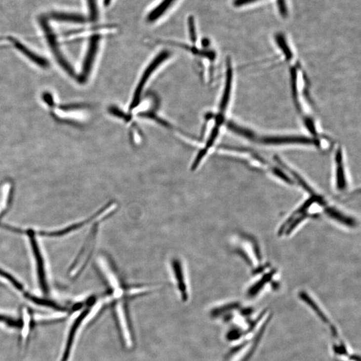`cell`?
Wrapping results in <instances>:
<instances>
[{
    "label": "cell",
    "instance_id": "obj_1",
    "mask_svg": "<svg viewBox=\"0 0 361 361\" xmlns=\"http://www.w3.org/2000/svg\"><path fill=\"white\" fill-rule=\"evenodd\" d=\"M107 287L103 298L105 306L110 307L122 345L126 349H132L135 346V336L130 317V302L154 292L158 290V286L131 284L119 279L108 283Z\"/></svg>",
    "mask_w": 361,
    "mask_h": 361
},
{
    "label": "cell",
    "instance_id": "obj_2",
    "mask_svg": "<svg viewBox=\"0 0 361 361\" xmlns=\"http://www.w3.org/2000/svg\"><path fill=\"white\" fill-rule=\"evenodd\" d=\"M4 228L9 231L14 232V233H25L27 236L28 240H29L30 248H31L32 257L35 261L36 275H37L38 281H39L41 290L44 293H48L49 287L48 280H47L46 261H45L44 256L41 251L40 245L39 244V241H38L37 234L33 230H30V229L24 231V230H19L14 227L8 226H4Z\"/></svg>",
    "mask_w": 361,
    "mask_h": 361
},
{
    "label": "cell",
    "instance_id": "obj_3",
    "mask_svg": "<svg viewBox=\"0 0 361 361\" xmlns=\"http://www.w3.org/2000/svg\"><path fill=\"white\" fill-rule=\"evenodd\" d=\"M169 266L174 287L181 302L188 303L191 298V286L188 269L185 261L181 257L172 256Z\"/></svg>",
    "mask_w": 361,
    "mask_h": 361
},
{
    "label": "cell",
    "instance_id": "obj_4",
    "mask_svg": "<svg viewBox=\"0 0 361 361\" xmlns=\"http://www.w3.org/2000/svg\"><path fill=\"white\" fill-rule=\"evenodd\" d=\"M171 56V53L169 50H162L161 52L158 54V55L156 56V57L151 60L146 69L143 71V75H141V78L138 81L137 86H136L133 92L132 101L130 102L129 105L130 113H133L139 107L142 94L144 92L145 87L150 81L151 77L155 75L156 72L161 67L162 64L165 63L168 59H169Z\"/></svg>",
    "mask_w": 361,
    "mask_h": 361
},
{
    "label": "cell",
    "instance_id": "obj_5",
    "mask_svg": "<svg viewBox=\"0 0 361 361\" xmlns=\"http://www.w3.org/2000/svg\"><path fill=\"white\" fill-rule=\"evenodd\" d=\"M103 222H96L93 224V227L90 230V234L70 268L69 275L71 277H79L86 267L87 264L89 262L94 249V245L98 236V227H100Z\"/></svg>",
    "mask_w": 361,
    "mask_h": 361
},
{
    "label": "cell",
    "instance_id": "obj_6",
    "mask_svg": "<svg viewBox=\"0 0 361 361\" xmlns=\"http://www.w3.org/2000/svg\"><path fill=\"white\" fill-rule=\"evenodd\" d=\"M100 36H94L90 41L89 47L84 60L82 62V69L80 75L78 77V80L81 83H84L88 80V77L91 74L92 68L97 55L98 46H99Z\"/></svg>",
    "mask_w": 361,
    "mask_h": 361
},
{
    "label": "cell",
    "instance_id": "obj_7",
    "mask_svg": "<svg viewBox=\"0 0 361 361\" xmlns=\"http://www.w3.org/2000/svg\"><path fill=\"white\" fill-rule=\"evenodd\" d=\"M101 301L96 302L95 303L91 304V305L88 306L86 309H85L84 311L80 313V315L79 316L78 318L76 319L75 322H74L73 326H72L71 330H70L69 337H68V341L67 345H66L65 349H64V352L63 354V357H62L61 361H67L69 358L70 354H71V351L72 347L74 343V340H75L76 333L78 331L79 328H80L81 324L83 321L85 320V319L90 315L91 313L92 309L95 308Z\"/></svg>",
    "mask_w": 361,
    "mask_h": 361
},
{
    "label": "cell",
    "instance_id": "obj_8",
    "mask_svg": "<svg viewBox=\"0 0 361 361\" xmlns=\"http://www.w3.org/2000/svg\"><path fill=\"white\" fill-rule=\"evenodd\" d=\"M14 192V185L10 181L0 185V223L10 207Z\"/></svg>",
    "mask_w": 361,
    "mask_h": 361
},
{
    "label": "cell",
    "instance_id": "obj_9",
    "mask_svg": "<svg viewBox=\"0 0 361 361\" xmlns=\"http://www.w3.org/2000/svg\"><path fill=\"white\" fill-rule=\"evenodd\" d=\"M175 1L176 0H162L160 4L157 5L154 9L149 13L148 16H147V22L149 23L156 22L160 17L165 14V13L167 12Z\"/></svg>",
    "mask_w": 361,
    "mask_h": 361
},
{
    "label": "cell",
    "instance_id": "obj_10",
    "mask_svg": "<svg viewBox=\"0 0 361 361\" xmlns=\"http://www.w3.org/2000/svg\"><path fill=\"white\" fill-rule=\"evenodd\" d=\"M336 183L338 188L344 189L346 186L345 169H344L343 152L341 149H338L336 153Z\"/></svg>",
    "mask_w": 361,
    "mask_h": 361
},
{
    "label": "cell",
    "instance_id": "obj_11",
    "mask_svg": "<svg viewBox=\"0 0 361 361\" xmlns=\"http://www.w3.org/2000/svg\"><path fill=\"white\" fill-rule=\"evenodd\" d=\"M0 279L4 280L12 285L16 290L19 291L24 290V286L20 281H18L13 275L9 274V272H5V270L0 269Z\"/></svg>",
    "mask_w": 361,
    "mask_h": 361
},
{
    "label": "cell",
    "instance_id": "obj_12",
    "mask_svg": "<svg viewBox=\"0 0 361 361\" xmlns=\"http://www.w3.org/2000/svg\"><path fill=\"white\" fill-rule=\"evenodd\" d=\"M300 298H301L302 299H303L306 303L311 306L312 309L315 311V313L319 316L321 320L324 321L325 322H328V319L326 318V316H325L324 313H323L321 311V310L319 309V307H318V306L317 305V304H316L315 302H314L311 298H310L309 295L306 294V293L302 292L301 294H300Z\"/></svg>",
    "mask_w": 361,
    "mask_h": 361
},
{
    "label": "cell",
    "instance_id": "obj_13",
    "mask_svg": "<svg viewBox=\"0 0 361 361\" xmlns=\"http://www.w3.org/2000/svg\"><path fill=\"white\" fill-rule=\"evenodd\" d=\"M26 297L31 300L34 303L39 304V305L46 306V307L52 308V309L56 310L60 309V308L57 304L54 303V302L50 301V300L39 298L37 297V296H32V295L30 294H26Z\"/></svg>",
    "mask_w": 361,
    "mask_h": 361
},
{
    "label": "cell",
    "instance_id": "obj_14",
    "mask_svg": "<svg viewBox=\"0 0 361 361\" xmlns=\"http://www.w3.org/2000/svg\"><path fill=\"white\" fill-rule=\"evenodd\" d=\"M188 27L190 40L193 43V46H195V44H196L197 40H198V35H197L196 21L193 16L188 17Z\"/></svg>",
    "mask_w": 361,
    "mask_h": 361
},
{
    "label": "cell",
    "instance_id": "obj_15",
    "mask_svg": "<svg viewBox=\"0 0 361 361\" xmlns=\"http://www.w3.org/2000/svg\"><path fill=\"white\" fill-rule=\"evenodd\" d=\"M0 322H4L9 326L16 327V328L20 326V323L18 321L3 315H0Z\"/></svg>",
    "mask_w": 361,
    "mask_h": 361
},
{
    "label": "cell",
    "instance_id": "obj_16",
    "mask_svg": "<svg viewBox=\"0 0 361 361\" xmlns=\"http://www.w3.org/2000/svg\"><path fill=\"white\" fill-rule=\"evenodd\" d=\"M111 1H112V0H104V4H105L106 6H108V5L111 4Z\"/></svg>",
    "mask_w": 361,
    "mask_h": 361
}]
</instances>
